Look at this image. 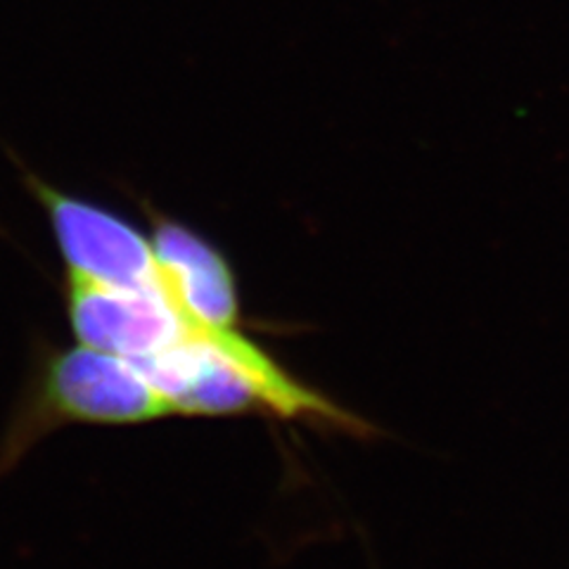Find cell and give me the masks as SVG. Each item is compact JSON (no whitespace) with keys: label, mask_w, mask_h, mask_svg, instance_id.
Segmentation results:
<instances>
[{"label":"cell","mask_w":569,"mask_h":569,"mask_svg":"<svg viewBox=\"0 0 569 569\" xmlns=\"http://www.w3.org/2000/svg\"><path fill=\"white\" fill-rule=\"evenodd\" d=\"M173 416L169 401L123 356L74 347L50 351L0 443V472L64 425H140Z\"/></svg>","instance_id":"cell-1"},{"label":"cell","mask_w":569,"mask_h":569,"mask_svg":"<svg viewBox=\"0 0 569 569\" xmlns=\"http://www.w3.org/2000/svg\"><path fill=\"white\" fill-rule=\"evenodd\" d=\"M24 181L48 213L67 271L121 290H167L152 240L131 221L96 202L71 198L33 173H24Z\"/></svg>","instance_id":"cell-2"},{"label":"cell","mask_w":569,"mask_h":569,"mask_svg":"<svg viewBox=\"0 0 569 569\" xmlns=\"http://www.w3.org/2000/svg\"><path fill=\"white\" fill-rule=\"evenodd\" d=\"M64 299L71 332L83 347L129 361L176 345L194 328L178 311L169 290H121L67 271Z\"/></svg>","instance_id":"cell-3"},{"label":"cell","mask_w":569,"mask_h":569,"mask_svg":"<svg viewBox=\"0 0 569 569\" xmlns=\"http://www.w3.org/2000/svg\"><path fill=\"white\" fill-rule=\"evenodd\" d=\"M131 363L169 401L173 416L266 413L257 385L217 342L211 328H192L183 340Z\"/></svg>","instance_id":"cell-4"},{"label":"cell","mask_w":569,"mask_h":569,"mask_svg":"<svg viewBox=\"0 0 569 569\" xmlns=\"http://www.w3.org/2000/svg\"><path fill=\"white\" fill-rule=\"evenodd\" d=\"M152 249L169 297L194 328H240V295L221 249L198 230L154 217Z\"/></svg>","instance_id":"cell-5"}]
</instances>
